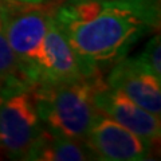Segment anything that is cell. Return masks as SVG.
<instances>
[{
	"label": "cell",
	"mask_w": 161,
	"mask_h": 161,
	"mask_svg": "<svg viewBox=\"0 0 161 161\" xmlns=\"http://www.w3.org/2000/svg\"><path fill=\"white\" fill-rule=\"evenodd\" d=\"M79 60L85 77L101 74L102 64L118 62L158 24L157 0H92L75 18L57 19Z\"/></svg>",
	"instance_id": "1"
},
{
	"label": "cell",
	"mask_w": 161,
	"mask_h": 161,
	"mask_svg": "<svg viewBox=\"0 0 161 161\" xmlns=\"http://www.w3.org/2000/svg\"><path fill=\"white\" fill-rule=\"evenodd\" d=\"M43 130L28 90L16 92L0 103V154L28 160Z\"/></svg>",
	"instance_id": "4"
},
{
	"label": "cell",
	"mask_w": 161,
	"mask_h": 161,
	"mask_svg": "<svg viewBox=\"0 0 161 161\" xmlns=\"http://www.w3.org/2000/svg\"><path fill=\"white\" fill-rule=\"evenodd\" d=\"M134 58L138 60L141 66H144L150 73H153L158 78H161V46L158 35H156L150 39L145 46L144 51H141Z\"/></svg>",
	"instance_id": "11"
},
{
	"label": "cell",
	"mask_w": 161,
	"mask_h": 161,
	"mask_svg": "<svg viewBox=\"0 0 161 161\" xmlns=\"http://www.w3.org/2000/svg\"><path fill=\"white\" fill-rule=\"evenodd\" d=\"M0 3H2V0H0Z\"/></svg>",
	"instance_id": "14"
},
{
	"label": "cell",
	"mask_w": 161,
	"mask_h": 161,
	"mask_svg": "<svg viewBox=\"0 0 161 161\" xmlns=\"http://www.w3.org/2000/svg\"><path fill=\"white\" fill-rule=\"evenodd\" d=\"M28 89H31V85L4 36L0 18V92L8 97Z\"/></svg>",
	"instance_id": "10"
},
{
	"label": "cell",
	"mask_w": 161,
	"mask_h": 161,
	"mask_svg": "<svg viewBox=\"0 0 161 161\" xmlns=\"http://www.w3.org/2000/svg\"><path fill=\"white\" fill-rule=\"evenodd\" d=\"M85 77L79 60L63 31L55 22L54 15L48 20L42 53L36 69V85H60L77 82Z\"/></svg>",
	"instance_id": "7"
},
{
	"label": "cell",
	"mask_w": 161,
	"mask_h": 161,
	"mask_svg": "<svg viewBox=\"0 0 161 161\" xmlns=\"http://www.w3.org/2000/svg\"><path fill=\"white\" fill-rule=\"evenodd\" d=\"M94 160L93 153L82 140L57 136L43 129L28 160L39 161H85Z\"/></svg>",
	"instance_id": "9"
},
{
	"label": "cell",
	"mask_w": 161,
	"mask_h": 161,
	"mask_svg": "<svg viewBox=\"0 0 161 161\" xmlns=\"http://www.w3.org/2000/svg\"><path fill=\"white\" fill-rule=\"evenodd\" d=\"M101 80L98 74L77 82L32 86L30 93L44 129L57 136L85 141L90 128L102 115L93 99Z\"/></svg>",
	"instance_id": "2"
},
{
	"label": "cell",
	"mask_w": 161,
	"mask_h": 161,
	"mask_svg": "<svg viewBox=\"0 0 161 161\" xmlns=\"http://www.w3.org/2000/svg\"><path fill=\"white\" fill-rule=\"evenodd\" d=\"M4 98H6V95H4L2 92H0V103H2L3 101H4Z\"/></svg>",
	"instance_id": "13"
},
{
	"label": "cell",
	"mask_w": 161,
	"mask_h": 161,
	"mask_svg": "<svg viewBox=\"0 0 161 161\" xmlns=\"http://www.w3.org/2000/svg\"><path fill=\"white\" fill-rule=\"evenodd\" d=\"M0 18L4 36L32 87L51 14L38 3L2 0Z\"/></svg>",
	"instance_id": "3"
},
{
	"label": "cell",
	"mask_w": 161,
	"mask_h": 161,
	"mask_svg": "<svg viewBox=\"0 0 161 161\" xmlns=\"http://www.w3.org/2000/svg\"><path fill=\"white\" fill-rule=\"evenodd\" d=\"M16 2H24V3H42L43 0H16Z\"/></svg>",
	"instance_id": "12"
},
{
	"label": "cell",
	"mask_w": 161,
	"mask_h": 161,
	"mask_svg": "<svg viewBox=\"0 0 161 161\" xmlns=\"http://www.w3.org/2000/svg\"><path fill=\"white\" fill-rule=\"evenodd\" d=\"M94 160L140 161L148 160L152 144L124 128L106 115H101L85 138Z\"/></svg>",
	"instance_id": "5"
},
{
	"label": "cell",
	"mask_w": 161,
	"mask_h": 161,
	"mask_svg": "<svg viewBox=\"0 0 161 161\" xmlns=\"http://www.w3.org/2000/svg\"><path fill=\"white\" fill-rule=\"evenodd\" d=\"M106 83L126 94L145 110L161 114V78L141 66L136 58L118 60L109 73Z\"/></svg>",
	"instance_id": "8"
},
{
	"label": "cell",
	"mask_w": 161,
	"mask_h": 161,
	"mask_svg": "<svg viewBox=\"0 0 161 161\" xmlns=\"http://www.w3.org/2000/svg\"><path fill=\"white\" fill-rule=\"evenodd\" d=\"M93 99L102 115L112 118L152 145L158 141L161 134L160 115L145 110L126 94L108 86L106 80L102 79L95 86Z\"/></svg>",
	"instance_id": "6"
}]
</instances>
